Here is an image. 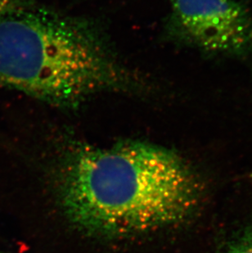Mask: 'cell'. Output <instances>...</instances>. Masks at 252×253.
I'll use <instances>...</instances> for the list:
<instances>
[{"instance_id":"obj_4","label":"cell","mask_w":252,"mask_h":253,"mask_svg":"<svg viewBox=\"0 0 252 253\" xmlns=\"http://www.w3.org/2000/svg\"><path fill=\"white\" fill-rule=\"evenodd\" d=\"M214 253H252V220L231 232Z\"/></svg>"},{"instance_id":"obj_3","label":"cell","mask_w":252,"mask_h":253,"mask_svg":"<svg viewBox=\"0 0 252 253\" xmlns=\"http://www.w3.org/2000/svg\"><path fill=\"white\" fill-rule=\"evenodd\" d=\"M165 38L205 57H224L252 71V15L238 0H170Z\"/></svg>"},{"instance_id":"obj_1","label":"cell","mask_w":252,"mask_h":253,"mask_svg":"<svg viewBox=\"0 0 252 253\" xmlns=\"http://www.w3.org/2000/svg\"><path fill=\"white\" fill-rule=\"evenodd\" d=\"M57 189L75 226L108 238L183 221L198 198V183L178 154L140 140L73 148L61 166Z\"/></svg>"},{"instance_id":"obj_2","label":"cell","mask_w":252,"mask_h":253,"mask_svg":"<svg viewBox=\"0 0 252 253\" xmlns=\"http://www.w3.org/2000/svg\"><path fill=\"white\" fill-rule=\"evenodd\" d=\"M0 85L72 110L106 93L151 91L98 22L37 3L0 16Z\"/></svg>"},{"instance_id":"obj_5","label":"cell","mask_w":252,"mask_h":253,"mask_svg":"<svg viewBox=\"0 0 252 253\" xmlns=\"http://www.w3.org/2000/svg\"><path fill=\"white\" fill-rule=\"evenodd\" d=\"M36 4V0H0V16Z\"/></svg>"}]
</instances>
